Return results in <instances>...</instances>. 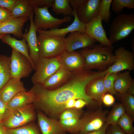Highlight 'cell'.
<instances>
[{
    "label": "cell",
    "instance_id": "9a60e30c",
    "mask_svg": "<svg viewBox=\"0 0 134 134\" xmlns=\"http://www.w3.org/2000/svg\"><path fill=\"white\" fill-rule=\"evenodd\" d=\"M58 57L61 66L71 72L84 69V59L79 52L66 50Z\"/></svg>",
    "mask_w": 134,
    "mask_h": 134
},
{
    "label": "cell",
    "instance_id": "7c38bea8",
    "mask_svg": "<svg viewBox=\"0 0 134 134\" xmlns=\"http://www.w3.org/2000/svg\"><path fill=\"white\" fill-rule=\"evenodd\" d=\"M100 0H83L73 8L75 10L79 20L86 24L98 15Z\"/></svg>",
    "mask_w": 134,
    "mask_h": 134
},
{
    "label": "cell",
    "instance_id": "f6af8a7d",
    "mask_svg": "<svg viewBox=\"0 0 134 134\" xmlns=\"http://www.w3.org/2000/svg\"><path fill=\"white\" fill-rule=\"evenodd\" d=\"M7 109V105L0 98V112L4 115Z\"/></svg>",
    "mask_w": 134,
    "mask_h": 134
},
{
    "label": "cell",
    "instance_id": "ab89813d",
    "mask_svg": "<svg viewBox=\"0 0 134 134\" xmlns=\"http://www.w3.org/2000/svg\"><path fill=\"white\" fill-rule=\"evenodd\" d=\"M10 10L6 8L0 6V22H5L10 19Z\"/></svg>",
    "mask_w": 134,
    "mask_h": 134
},
{
    "label": "cell",
    "instance_id": "30bf717a",
    "mask_svg": "<svg viewBox=\"0 0 134 134\" xmlns=\"http://www.w3.org/2000/svg\"><path fill=\"white\" fill-rule=\"evenodd\" d=\"M114 54L115 61L106 70L107 73H117L125 70L130 71L134 69V53L122 46L117 49Z\"/></svg>",
    "mask_w": 134,
    "mask_h": 134
},
{
    "label": "cell",
    "instance_id": "7dc6e473",
    "mask_svg": "<svg viewBox=\"0 0 134 134\" xmlns=\"http://www.w3.org/2000/svg\"><path fill=\"white\" fill-rule=\"evenodd\" d=\"M0 134H8L7 129L4 126L2 122L0 123Z\"/></svg>",
    "mask_w": 134,
    "mask_h": 134
},
{
    "label": "cell",
    "instance_id": "f907efd6",
    "mask_svg": "<svg viewBox=\"0 0 134 134\" xmlns=\"http://www.w3.org/2000/svg\"></svg>",
    "mask_w": 134,
    "mask_h": 134
},
{
    "label": "cell",
    "instance_id": "e0dca14e",
    "mask_svg": "<svg viewBox=\"0 0 134 134\" xmlns=\"http://www.w3.org/2000/svg\"><path fill=\"white\" fill-rule=\"evenodd\" d=\"M73 9L74 20L72 23L67 27L62 29L56 28L46 31L37 29V33L42 34L50 36L65 37L68 33L74 32L85 33L86 24L80 21L78 17L75 10L74 9Z\"/></svg>",
    "mask_w": 134,
    "mask_h": 134
},
{
    "label": "cell",
    "instance_id": "6da1fadb",
    "mask_svg": "<svg viewBox=\"0 0 134 134\" xmlns=\"http://www.w3.org/2000/svg\"><path fill=\"white\" fill-rule=\"evenodd\" d=\"M72 72L70 77L65 83L54 90H47L40 84H34L31 89L34 95L33 103L36 110L41 111L50 118L57 119L64 111V104L70 99H83L90 106L97 104L87 96L85 88L92 80L103 76V72L85 69Z\"/></svg>",
    "mask_w": 134,
    "mask_h": 134
},
{
    "label": "cell",
    "instance_id": "b9f144b4",
    "mask_svg": "<svg viewBox=\"0 0 134 134\" xmlns=\"http://www.w3.org/2000/svg\"><path fill=\"white\" fill-rule=\"evenodd\" d=\"M87 105L88 103L85 100L81 99H78L76 100L74 108L81 109L85 106Z\"/></svg>",
    "mask_w": 134,
    "mask_h": 134
},
{
    "label": "cell",
    "instance_id": "60d3db41",
    "mask_svg": "<svg viewBox=\"0 0 134 134\" xmlns=\"http://www.w3.org/2000/svg\"><path fill=\"white\" fill-rule=\"evenodd\" d=\"M16 0H0V6L10 10Z\"/></svg>",
    "mask_w": 134,
    "mask_h": 134
},
{
    "label": "cell",
    "instance_id": "ee69618b",
    "mask_svg": "<svg viewBox=\"0 0 134 134\" xmlns=\"http://www.w3.org/2000/svg\"><path fill=\"white\" fill-rule=\"evenodd\" d=\"M108 126V125L106 122L99 129L88 133L86 134H105L106 131Z\"/></svg>",
    "mask_w": 134,
    "mask_h": 134
},
{
    "label": "cell",
    "instance_id": "4dcf8cb0",
    "mask_svg": "<svg viewBox=\"0 0 134 134\" xmlns=\"http://www.w3.org/2000/svg\"><path fill=\"white\" fill-rule=\"evenodd\" d=\"M124 106L126 112L134 117V97L127 93H117L115 95Z\"/></svg>",
    "mask_w": 134,
    "mask_h": 134
},
{
    "label": "cell",
    "instance_id": "3957f363",
    "mask_svg": "<svg viewBox=\"0 0 134 134\" xmlns=\"http://www.w3.org/2000/svg\"><path fill=\"white\" fill-rule=\"evenodd\" d=\"M37 118L36 109L33 103L16 109H7L2 123L7 129L16 128L34 122Z\"/></svg>",
    "mask_w": 134,
    "mask_h": 134
},
{
    "label": "cell",
    "instance_id": "d6a6232c",
    "mask_svg": "<svg viewBox=\"0 0 134 134\" xmlns=\"http://www.w3.org/2000/svg\"><path fill=\"white\" fill-rule=\"evenodd\" d=\"M112 0H101L98 15L105 23H108L110 20L111 14L110 8Z\"/></svg>",
    "mask_w": 134,
    "mask_h": 134
},
{
    "label": "cell",
    "instance_id": "e575fe53",
    "mask_svg": "<svg viewBox=\"0 0 134 134\" xmlns=\"http://www.w3.org/2000/svg\"><path fill=\"white\" fill-rule=\"evenodd\" d=\"M117 73H107L103 76V82L107 93L115 95L117 92L115 91L114 85Z\"/></svg>",
    "mask_w": 134,
    "mask_h": 134
},
{
    "label": "cell",
    "instance_id": "836d02e7",
    "mask_svg": "<svg viewBox=\"0 0 134 134\" xmlns=\"http://www.w3.org/2000/svg\"><path fill=\"white\" fill-rule=\"evenodd\" d=\"M113 11L116 14L121 12L123 9L126 8L129 9L134 8V0H113L111 3Z\"/></svg>",
    "mask_w": 134,
    "mask_h": 134
},
{
    "label": "cell",
    "instance_id": "7402d4cb",
    "mask_svg": "<svg viewBox=\"0 0 134 134\" xmlns=\"http://www.w3.org/2000/svg\"><path fill=\"white\" fill-rule=\"evenodd\" d=\"M35 99L34 94L31 89L28 91L20 92L16 95L8 103L7 109L14 110L33 103Z\"/></svg>",
    "mask_w": 134,
    "mask_h": 134
},
{
    "label": "cell",
    "instance_id": "8fae6325",
    "mask_svg": "<svg viewBox=\"0 0 134 134\" xmlns=\"http://www.w3.org/2000/svg\"><path fill=\"white\" fill-rule=\"evenodd\" d=\"M96 41L85 33L78 31L72 32L65 38L66 51L70 52L80 48H92Z\"/></svg>",
    "mask_w": 134,
    "mask_h": 134
},
{
    "label": "cell",
    "instance_id": "4316f807",
    "mask_svg": "<svg viewBox=\"0 0 134 134\" xmlns=\"http://www.w3.org/2000/svg\"><path fill=\"white\" fill-rule=\"evenodd\" d=\"M51 7L52 11L57 14H62L65 16H74V11L68 0H54Z\"/></svg>",
    "mask_w": 134,
    "mask_h": 134
},
{
    "label": "cell",
    "instance_id": "7a4b0ae2",
    "mask_svg": "<svg viewBox=\"0 0 134 134\" xmlns=\"http://www.w3.org/2000/svg\"><path fill=\"white\" fill-rule=\"evenodd\" d=\"M113 49L112 46H105L99 44L81 50L79 52L84 59V69H96L100 71L105 70L115 61Z\"/></svg>",
    "mask_w": 134,
    "mask_h": 134
},
{
    "label": "cell",
    "instance_id": "1f68e13d",
    "mask_svg": "<svg viewBox=\"0 0 134 134\" xmlns=\"http://www.w3.org/2000/svg\"><path fill=\"white\" fill-rule=\"evenodd\" d=\"M134 117L125 112L118 120L117 124L126 134H134Z\"/></svg>",
    "mask_w": 134,
    "mask_h": 134
},
{
    "label": "cell",
    "instance_id": "d590c367",
    "mask_svg": "<svg viewBox=\"0 0 134 134\" xmlns=\"http://www.w3.org/2000/svg\"><path fill=\"white\" fill-rule=\"evenodd\" d=\"M81 109L75 108L66 109L60 114L58 118L59 120H63L74 118H80L83 114Z\"/></svg>",
    "mask_w": 134,
    "mask_h": 134
},
{
    "label": "cell",
    "instance_id": "83f0119b",
    "mask_svg": "<svg viewBox=\"0 0 134 134\" xmlns=\"http://www.w3.org/2000/svg\"><path fill=\"white\" fill-rule=\"evenodd\" d=\"M59 121L67 133L70 134H78L81 130L82 124L80 118H74Z\"/></svg>",
    "mask_w": 134,
    "mask_h": 134
},
{
    "label": "cell",
    "instance_id": "8992f818",
    "mask_svg": "<svg viewBox=\"0 0 134 134\" xmlns=\"http://www.w3.org/2000/svg\"><path fill=\"white\" fill-rule=\"evenodd\" d=\"M49 7H34L35 16L34 23L37 29L46 31L48 29L56 28L61 25L71 21L70 16H65L62 19L54 17L49 12L48 9Z\"/></svg>",
    "mask_w": 134,
    "mask_h": 134
},
{
    "label": "cell",
    "instance_id": "f1b7e54d",
    "mask_svg": "<svg viewBox=\"0 0 134 134\" xmlns=\"http://www.w3.org/2000/svg\"><path fill=\"white\" fill-rule=\"evenodd\" d=\"M106 118V123L108 125L117 124L118 120L126 112L122 104L120 103L114 104Z\"/></svg>",
    "mask_w": 134,
    "mask_h": 134
},
{
    "label": "cell",
    "instance_id": "44dd1931",
    "mask_svg": "<svg viewBox=\"0 0 134 134\" xmlns=\"http://www.w3.org/2000/svg\"><path fill=\"white\" fill-rule=\"evenodd\" d=\"M72 73V72L61 66L56 72L47 78L41 85L47 90L55 89L65 83L70 77Z\"/></svg>",
    "mask_w": 134,
    "mask_h": 134
},
{
    "label": "cell",
    "instance_id": "bcb514c9",
    "mask_svg": "<svg viewBox=\"0 0 134 134\" xmlns=\"http://www.w3.org/2000/svg\"><path fill=\"white\" fill-rule=\"evenodd\" d=\"M127 93L134 96V81L129 87L127 90Z\"/></svg>",
    "mask_w": 134,
    "mask_h": 134
},
{
    "label": "cell",
    "instance_id": "d6986e66",
    "mask_svg": "<svg viewBox=\"0 0 134 134\" xmlns=\"http://www.w3.org/2000/svg\"><path fill=\"white\" fill-rule=\"evenodd\" d=\"M27 91L20 79L11 78L0 90V98L7 105L18 93Z\"/></svg>",
    "mask_w": 134,
    "mask_h": 134
},
{
    "label": "cell",
    "instance_id": "4fadbf2b",
    "mask_svg": "<svg viewBox=\"0 0 134 134\" xmlns=\"http://www.w3.org/2000/svg\"><path fill=\"white\" fill-rule=\"evenodd\" d=\"M102 20L98 15L86 24L85 33L91 37L105 46H111L112 44L107 37L102 24Z\"/></svg>",
    "mask_w": 134,
    "mask_h": 134
},
{
    "label": "cell",
    "instance_id": "5bb4252c",
    "mask_svg": "<svg viewBox=\"0 0 134 134\" xmlns=\"http://www.w3.org/2000/svg\"><path fill=\"white\" fill-rule=\"evenodd\" d=\"M38 125L41 134H67L59 120L50 118L36 110Z\"/></svg>",
    "mask_w": 134,
    "mask_h": 134
},
{
    "label": "cell",
    "instance_id": "681fc988",
    "mask_svg": "<svg viewBox=\"0 0 134 134\" xmlns=\"http://www.w3.org/2000/svg\"><path fill=\"white\" fill-rule=\"evenodd\" d=\"M5 34H2L0 35V39H1Z\"/></svg>",
    "mask_w": 134,
    "mask_h": 134
},
{
    "label": "cell",
    "instance_id": "f35d334b",
    "mask_svg": "<svg viewBox=\"0 0 134 134\" xmlns=\"http://www.w3.org/2000/svg\"><path fill=\"white\" fill-rule=\"evenodd\" d=\"M115 98L113 95L109 93H106L101 98L102 103L107 106L113 105L115 102Z\"/></svg>",
    "mask_w": 134,
    "mask_h": 134
},
{
    "label": "cell",
    "instance_id": "2e32d148",
    "mask_svg": "<svg viewBox=\"0 0 134 134\" xmlns=\"http://www.w3.org/2000/svg\"><path fill=\"white\" fill-rule=\"evenodd\" d=\"M33 15L34 14H33L29 18L30 26L29 30L28 32L23 34L22 38H24L27 43L30 56L35 67L40 57L36 35L37 29L34 23Z\"/></svg>",
    "mask_w": 134,
    "mask_h": 134
},
{
    "label": "cell",
    "instance_id": "9c48e42d",
    "mask_svg": "<svg viewBox=\"0 0 134 134\" xmlns=\"http://www.w3.org/2000/svg\"><path fill=\"white\" fill-rule=\"evenodd\" d=\"M10 57L11 78L20 79L28 77L33 69V65L28 59L13 49Z\"/></svg>",
    "mask_w": 134,
    "mask_h": 134
},
{
    "label": "cell",
    "instance_id": "74e56055",
    "mask_svg": "<svg viewBox=\"0 0 134 134\" xmlns=\"http://www.w3.org/2000/svg\"><path fill=\"white\" fill-rule=\"evenodd\" d=\"M105 134H126L117 124L108 125Z\"/></svg>",
    "mask_w": 134,
    "mask_h": 134
},
{
    "label": "cell",
    "instance_id": "5b68a950",
    "mask_svg": "<svg viewBox=\"0 0 134 134\" xmlns=\"http://www.w3.org/2000/svg\"><path fill=\"white\" fill-rule=\"evenodd\" d=\"M134 29V15L122 13L113 20L110 26L109 40L112 44L128 36Z\"/></svg>",
    "mask_w": 134,
    "mask_h": 134
},
{
    "label": "cell",
    "instance_id": "8d00e7d4",
    "mask_svg": "<svg viewBox=\"0 0 134 134\" xmlns=\"http://www.w3.org/2000/svg\"><path fill=\"white\" fill-rule=\"evenodd\" d=\"M30 2L34 7H51L54 0H29Z\"/></svg>",
    "mask_w": 134,
    "mask_h": 134
},
{
    "label": "cell",
    "instance_id": "c3c4849f",
    "mask_svg": "<svg viewBox=\"0 0 134 134\" xmlns=\"http://www.w3.org/2000/svg\"><path fill=\"white\" fill-rule=\"evenodd\" d=\"M4 115L0 112V123L2 122Z\"/></svg>",
    "mask_w": 134,
    "mask_h": 134
},
{
    "label": "cell",
    "instance_id": "d4e9b609",
    "mask_svg": "<svg viewBox=\"0 0 134 134\" xmlns=\"http://www.w3.org/2000/svg\"><path fill=\"white\" fill-rule=\"evenodd\" d=\"M134 81V79L130 75V71L118 72L114 82V90L117 93H126L128 88Z\"/></svg>",
    "mask_w": 134,
    "mask_h": 134
},
{
    "label": "cell",
    "instance_id": "52a82bcc",
    "mask_svg": "<svg viewBox=\"0 0 134 134\" xmlns=\"http://www.w3.org/2000/svg\"><path fill=\"white\" fill-rule=\"evenodd\" d=\"M35 72L31 81L34 84H41L48 77L61 67L58 56L52 58H40L35 66Z\"/></svg>",
    "mask_w": 134,
    "mask_h": 134
},
{
    "label": "cell",
    "instance_id": "f546056e",
    "mask_svg": "<svg viewBox=\"0 0 134 134\" xmlns=\"http://www.w3.org/2000/svg\"><path fill=\"white\" fill-rule=\"evenodd\" d=\"M7 131L8 134H41L38 125L34 122L16 128L7 129Z\"/></svg>",
    "mask_w": 134,
    "mask_h": 134
},
{
    "label": "cell",
    "instance_id": "277c9868",
    "mask_svg": "<svg viewBox=\"0 0 134 134\" xmlns=\"http://www.w3.org/2000/svg\"><path fill=\"white\" fill-rule=\"evenodd\" d=\"M37 36L40 58L58 56L66 50L65 37L47 35L39 33Z\"/></svg>",
    "mask_w": 134,
    "mask_h": 134
},
{
    "label": "cell",
    "instance_id": "ba28073f",
    "mask_svg": "<svg viewBox=\"0 0 134 134\" xmlns=\"http://www.w3.org/2000/svg\"><path fill=\"white\" fill-rule=\"evenodd\" d=\"M108 113V110L99 108L83 114L80 118L82 128L78 134H86L101 128L106 123Z\"/></svg>",
    "mask_w": 134,
    "mask_h": 134
},
{
    "label": "cell",
    "instance_id": "484cf974",
    "mask_svg": "<svg viewBox=\"0 0 134 134\" xmlns=\"http://www.w3.org/2000/svg\"><path fill=\"white\" fill-rule=\"evenodd\" d=\"M10 57L0 55V90L11 78Z\"/></svg>",
    "mask_w": 134,
    "mask_h": 134
},
{
    "label": "cell",
    "instance_id": "ac0fdd59",
    "mask_svg": "<svg viewBox=\"0 0 134 134\" xmlns=\"http://www.w3.org/2000/svg\"><path fill=\"white\" fill-rule=\"evenodd\" d=\"M29 19L27 17L10 19L0 23V35L12 34L18 38H22L23 27Z\"/></svg>",
    "mask_w": 134,
    "mask_h": 134
},
{
    "label": "cell",
    "instance_id": "ffe728a7",
    "mask_svg": "<svg viewBox=\"0 0 134 134\" xmlns=\"http://www.w3.org/2000/svg\"><path fill=\"white\" fill-rule=\"evenodd\" d=\"M103 76L92 80L87 84L85 88L87 96L96 102L99 105L102 103L101 98L103 96L107 93L103 84Z\"/></svg>",
    "mask_w": 134,
    "mask_h": 134
},
{
    "label": "cell",
    "instance_id": "7bdbcfd3",
    "mask_svg": "<svg viewBox=\"0 0 134 134\" xmlns=\"http://www.w3.org/2000/svg\"><path fill=\"white\" fill-rule=\"evenodd\" d=\"M76 100L75 99L72 98L67 101L64 104V110L68 109L74 108Z\"/></svg>",
    "mask_w": 134,
    "mask_h": 134
},
{
    "label": "cell",
    "instance_id": "cb8c5ba5",
    "mask_svg": "<svg viewBox=\"0 0 134 134\" xmlns=\"http://www.w3.org/2000/svg\"><path fill=\"white\" fill-rule=\"evenodd\" d=\"M1 39L3 42L10 46L12 49L21 53L28 58L33 65V70H35V66L30 56L28 45L24 38H22L21 40H18L7 34L3 36Z\"/></svg>",
    "mask_w": 134,
    "mask_h": 134
},
{
    "label": "cell",
    "instance_id": "603a6c76",
    "mask_svg": "<svg viewBox=\"0 0 134 134\" xmlns=\"http://www.w3.org/2000/svg\"><path fill=\"white\" fill-rule=\"evenodd\" d=\"M34 8L29 0H16L10 10V19L21 17L29 18L34 14Z\"/></svg>",
    "mask_w": 134,
    "mask_h": 134
}]
</instances>
